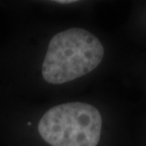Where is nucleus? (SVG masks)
I'll return each instance as SVG.
<instances>
[{
	"label": "nucleus",
	"instance_id": "f257e3e1",
	"mask_svg": "<svg viewBox=\"0 0 146 146\" xmlns=\"http://www.w3.org/2000/svg\"><path fill=\"white\" fill-rule=\"evenodd\" d=\"M104 55V46L94 34L69 29L51 38L42 66L43 78L52 84L73 81L94 70Z\"/></svg>",
	"mask_w": 146,
	"mask_h": 146
},
{
	"label": "nucleus",
	"instance_id": "f03ea898",
	"mask_svg": "<svg viewBox=\"0 0 146 146\" xmlns=\"http://www.w3.org/2000/svg\"><path fill=\"white\" fill-rule=\"evenodd\" d=\"M102 116L86 103H66L45 113L38 132L51 146H97L101 139Z\"/></svg>",
	"mask_w": 146,
	"mask_h": 146
},
{
	"label": "nucleus",
	"instance_id": "7ed1b4c3",
	"mask_svg": "<svg viewBox=\"0 0 146 146\" xmlns=\"http://www.w3.org/2000/svg\"><path fill=\"white\" fill-rule=\"evenodd\" d=\"M58 3H61V4H63V3H72L74 1H70V0H66V1H57Z\"/></svg>",
	"mask_w": 146,
	"mask_h": 146
}]
</instances>
